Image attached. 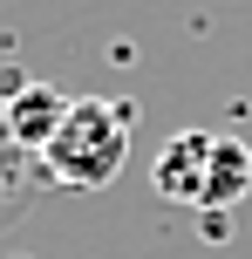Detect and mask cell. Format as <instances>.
I'll use <instances>...</instances> for the list:
<instances>
[{
  "mask_svg": "<svg viewBox=\"0 0 252 259\" xmlns=\"http://www.w3.org/2000/svg\"><path fill=\"white\" fill-rule=\"evenodd\" d=\"M130 137H136V103H109V96H75L68 103L55 143L41 150L55 184L68 191H103L116 184V170L130 164Z\"/></svg>",
  "mask_w": 252,
  "mask_h": 259,
  "instance_id": "6da1fadb",
  "label": "cell"
},
{
  "mask_svg": "<svg viewBox=\"0 0 252 259\" xmlns=\"http://www.w3.org/2000/svg\"><path fill=\"white\" fill-rule=\"evenodd\" d=\"M212 137H218V130H177V137L157 150V164H150V191H157L164 205H191V211H198L205 170H212Z\"/></svg>",
  "mask_w": 252,
  "mask_h": 259,
  "instance_id": "7a4b0ae2",
  "label": "cell"
},
{
  "mask_svg": "<svg viewBox=\"0 0 252 259\" xmlns=\"http://www.w3.org/2000/svg\"><path fill=\"white\" fill-rule=\"evenodd\" d=\"M0 109H7V143L14 150H48L55 130H62V116H68V96L48 89V82H21Z\"/></svg>",
  "mask_w": 252,
  "mask_h": 259,
  "instance_id": "3957f363",
  "label": "cell"
},
{
  "mask_svg": "<svg viewBox=\"0 0 252 259\" xmlns=\"http://www.w3.org/2000/svg\"><path fill=\"white\" fill-rule=\"evenodd\" d=\"M245 191H252V150H245L239 137H212V170H205L198 219H225Z\"/></svg>",
  "mask_w": 252,
  "mask_h": 259,
  "instance_id": "277c9868",
  "label": "cell"
},
{
  "mask_svg": "<svg viewBox=\"0 0 252 259\" xmlns=\"http://www.w3.org/2000/svg\"><path fill=\"white\" fill-rule=\"evenodd\" d=\"M0 157H7V150H0ZM7 191H14V170H7V164H0V198H7Z\"/></svg>",
  "mask_w": 252,
  "mask_h": 259,
  "instance_id": "5b68a950",
  "label": "cell"
},
{
  "mask_svg": "<svg viewBox=\"0 0 252 259\" xmlns=\"http://www.w3.org/2000/svg\"><path fill=\"white\" fill-rule=\"evenodd\" d=\"M0 150H14V143H7V109H0Z\"/></svg>",
  "mask_w": 252,
  "mask_h": 259,
  "instance_id": "8992f818",
  "label": "cell"
}]
</instances>
